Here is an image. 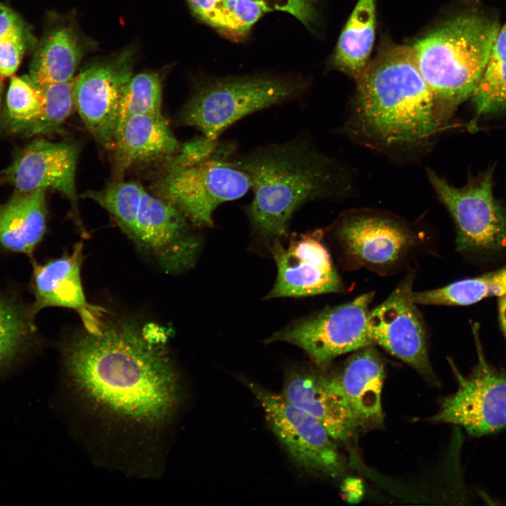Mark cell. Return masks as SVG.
I'll return each mask as SVG.
<instances>
[{
  "mask_svg": "<svg viewBox=\"0 0 506 506\" xmlns=\"http://www.w3.org/2000/svg\"><path fill=\"white\" fill-rule=\"evenodd\" d=\"M333 235L344 264L385 273L399 266L417 247V233L404 221L371 211L344 214Z\"/></svg>",
  "mask_w": 506,
  "mask_h": 506,
  "instance_id": "obj_8",
  "label": "cell"
},
{
  "mask_svg": "<svg viewBox=\"0 0 506 506\" xmlns=\"http://www.w3.org/2000/svg\"><path fill=\"white\" fill-rule=\"evenodd\" d=\"M305 89L306 84L298 78L270 74L210 79L186 103L179 120L219 140L222 132L241 118L297 98Z\"/></svg>",
  "mask_w": 506,
  "mask_h": 506,
  "instance_id": "obj_5",
  "label": "cell"
},
{
  "mask_svg": "<svg viewBox=\"0 0 506 506\" xmlns=\"http://www.w3.org/2000/svg\"><path fill=\"white\" fill-rule=\"evenodd\" d=\"M427 176L455 222L458 250L492 253L505 249L506 211L493 195L491 172L461 188L432 170Z\"/></svg>",
  "mask_w": 506,
  "mask_h": 506,
  "instance_id": "obj_10",
  "label": "cell"
},
{
  "mask_svg": "<svg viewBox=\"0 0 506 506\" xmlns=\"http://www.w3.org/2000/svg\"><path fill=\"white\" fill-rule=\"evenodd\" d=\"M413 281L414 276L408 275L382 304L370 311V336L373 344L406 363L427 380L435 382L424 325L412 299Z\"/></svg>",
  "mask_w": 506,
  "mask_h": 506,
  "instance_id": "obj_13",
  "label": "cell"
},
{
  "mask_svg": "<svg viewBox=\"0 0 506 506\" xmlns=\"http://www.w3.org/2000/svg\"><path fill=\"white\" fill-rule=\"evenodd\" d=\"M188 4L200 20L233 39L246 37L261 17L274 11L266 0H188Z\"/></svg>",
  "mask_w": 506,
  "mask_h": 506,
  "instance_id": "obj_23",
  "label": "cell"
},
{
  "mask_svg": "<svg viewBox=\"0 0 506 506\" xmlns=\"http://www.w3.org/2000/svg\"><path fill=\"white\" fill-rule=\"evenodd\" d=\"M262 408L270 429L296 465L309 474L337 479L344 474L343 456L324 426L282 394L244 382Z\"/></svg>",
  "mask_w": 506,
  "mask_h": 506,
  "instance_id": "obj_7",
  "label": "cell"
},
{
  "mask_svg": "<svg viewBox=\"0 0 506 506\" xmlns=\"http://www.w3.org/2000/svg\"><path fill=\"white\" fill-rule=\"evenodd\" d=\"M371 346L357 350L337 377L359 427L377 426L383 421L381 394L384 364Z\"/></svg>",
  "mask_w": 506,
  "mask_h": 506,
  "instance_id": "obj_19",
  "label": "cell"
},
{
  "mask_svg": "<svg viewBox=\"0 0 506 506\" xmlns=\"http://www.w3.org/2000/svg\"><path fill=\"white\" fill-rule=\"evenodd\" d=\"M374 292L294 323L273 333L268 343L283 342L304 351L318 365L373 344L369 327V305Z\"/></svg>",
  "mask_w": 506,
  "mask_h": 506,
  "instance_id": "obj_9",
  "label": "cell"
},
{
  "mask_svg": "<svg viewBox=\"0 0 506 506\" xmlns=\"http://www.w3.org/2000/svg\"><path fill=\"white\" fill-rule=\"evenodd\" d=\"M471 99L479 116L506 111V21L495 36Z\"/></svg>",
  "mask_w": 506,
  "mask_h": 506,
  "instance_id": "obj_25",
  "label": "cell"
},
{
  "mask_svg": "<svg viewBox=\"0 0 506 506\" xmlns=\"http://www.w3.org/2000/svg\"><path fill=\"white\" fill-rule=\"evenodd\" d=\"M28 39V37L16 34L0 39V79L14 75Z\"/></svg>",
  "mask_w": 506,
  "mask_h": 506,
  "instance_id": "obj_31",
  "label": "cell"
},
{
  "mask_svg": "<svg viewBox=\"0 0 506 506\" xmlns=\"http://www.w3.org/2000/svg\"><path fill=\"white\" fill-rule=\"evenodd\" d=\"M231 160L250 181L254 198L247 213L253 228L273 242L286 235L293 214L305 202L349 188L343 170L304 139L261 146Z\"/></svg>",
  "mask_w": 506,
  "mask_h": 506,
  "instance_id": "obj_3",
  "label": "cell"
},
{
  "mask_svg": "<svg viewBox=\"0 0 506 506\" xmlns=\"http://www.w3.org/2000/svg\"><path fill=\"white\" fill-rule=\"evenodd\" d=\"M473 334L477 364L469 375L465 376L451 363L458 389L443 401L439 410L430 420L456 424L469 434L480 436L506 428V374L486 361L477 324L473 325Z\"/></svg>",
  "mask_w": 506,
  "mask_h": 506,
  "instance_id": "obj_11",
  "label": "cell"
},
{
  "mask_svg": "<svg viewBox=\"0 0 506 506\" xmlns=\"http://www.w3.org/2000/svg\"><path fill=\"white\" fill-rule=\"evenodd\" d=\"M171 332L154 322L107 316L98 332L84 330L67 344V370L103 412L145 426L162 424L180 394L167 349Z\"/></svg>",
  "mask_w": 506,
  "mask_h": 506,
  "instance_id": "obj_1",
  "label": "cell"
},
{
  "mask_svg": "<svg viewBox=\"0 0 506 506\" xmlns=\"http://www.w3.org/2000/svg\"><path fill=\"white\" fill-rule=\"evenodd\" d=\"M41 104L40 87L29 77L13 75L6 94V126L12 131H25L38 117Z\"/></svg>",
  "mask_w": 506,
  "mask_h": 506,
  "instance_id": "obj_28",
  "label": "cell"
},
{
  "mask_svg": "<svg viewBox=\"0 0 506 506\" xmlns=\"http://www.w3.org/2000/svg\"><path fill=\"white\" fill-rule=\"evenodd\" d=\"M356 80L350 126L362 141L385 149L415 148L444 129L413 46L382 51Z\"/></svg>",
  "mask_w": 506,
  "mask_h": 506,
  "instance_id": "obj_2",
  "label": "cell"
},
{
  "mask_svg": "<svg viewBox=\"0 0 506 506\" xmlns=\"http://www.w3.org/2000/svg\"><path fill=\"white\" fill-rule=\"evenodd\" d=\"M84 52L82 41L72 27L57 26L40 42L30 64L29 77L39 87L70 81Z\"/></svg>",
  "mask_w": 506,
  "mask_h": 506,
  "instance_id": "obj_21",
  "label": "cell"
},
{
  "mask_svg": "<svg viewBox=\"0 0 506 506\" xmlns=\"http://www.w3.org/2000/svg\"><path fill=\"white\" fill-rule=\"evenodd\" d=\"M83 249V243L77 242L70 253L44 264H34L35 300L30 311L34 317L41 309L49 306L70 309L78 314L84 330L97 333L108 311L86 299L81 279Z\"/></svg>",
  "mask_w": 506,
  "mask_h": 506,
  "instance_id": "obj_16",
  "label": "cell"
},
{
  "mask_svg": "<svg viewBox=\"0 0 506 506\" xmlns=\"http://www.w3.org/2000/svg\"><path fill=\"white\" fill-rule=\"evenodd\" d=\"M33 316L11 299L0 295V371L12 368L28 349Z\"/></svg>",
  "mask_w": 506,
  "mask_h": 506,
  "instance_id": "obj_26",
  "label": "cell"
},
{
  "mask_svg": "<svg viewBox=\"0 0 506 506\" xmlns=\"http://www.w3.org/2000/svg\"><path fill=\"white\" fill-rule=\"evenodd\" d=\"M133 58L131 51H125L74 77V108L91 135L109 150L115 141L120 103L133 77Z\"/></svg>",
  "mask_w": 506,
  "mask_h": 506,
  "instance_id": "obj_12",
  "label": "cell"
},
{
  "mask_svg": "<svg viewBox=\"0 0 506 506\" xmlns=\"http://www.w3.org/2000/svg\"><path fill=\"white\" fill-rule=\"evenodd\" d=\"M500 297L498 301L499 321L502 331L506 337V294Z\"/></svg>",
  "mask_w": 506,
  "mask_h": 506,
  "instance_id": "obj_34",
  "label": "cell"
},
{
  "mask_svg": "<svg viewBox=\"0 0 506 506\" xmlns=\"http://www.w3.org/2000/svg\"><path fill=\"white\" fill-rule=\"evenodd\" d=\"M30 37L20 17L11 8L0 3V39L12 35Z\"/></svg>",
  "mask_w": 506,
  "mask_h": 506,
  "instance_id": "obj_33",
  "label": "cell"
},
{
  "mask_svg": "<svg viewBox=\"0 0 506 506\" xmlns=\"http://www.w3.org/2000/svg\"><path fill=\"white\" fill-rule=\"evenodd\" d=\"M282 395L318 420L335 441H350L359 427L338 377L292 370L285 378Z\"/></svg>",
  "mask_w": 506,
  "mask_h": 506,
  "instance_id": "obj_17",
  "label": "cell"
},
{
  "mask_svg": "<svg viewBox=\"0 0 506 506\" xmlns=\"http://www.w3.org/2000/svg\"><path fill=\"white\" fill-rule=\"evenodd\" d=\"M323 232L316 231L283 247L279 240L271 247L278 273L267 299L301 297L337 292L342 285L327 249Z\"/></svg>",
  "mask_w": 506,
  "mask_h": 506,
  "instance_id": "obj_15",
  "label": "cell"
},
{
  "mask_svg": "<svg viewBox=\"0 0 506 506\" xmlns=\"http://www.w3.org/2000/svg\"><path fill=\"white\" fill-rule=\"evenodd\" d=\"M74 78L70 81L41 86L42 104L36 119L26 129L28 136L56 133L74 108Z\"/></svg>",
  "mask_w": 506,
  "mask_h": 506,
  "instance_id": "obj_27",
  "label": "cell"
},
{
  "mask_svg": "<svg viewBox=\"0 0 506 506\" xmlns=\"http://www.w3.org/2000/svg\"><path fill=\"white\" fill-rule=\"evenodd\" d=\"M220 146L219 140H213L202 135L181 145L178 153L169 161L179 165L201 162L213 157Z\"/></svg>",
  "mask_w": 506,
  "mask_h": 506,
  "instance_id": "obj_30",
  "label": "cell"
},
{
  "mask_svg": "<svg viewBox=\"0 0 506 506\" xmlns=\"http://www.w3.org/2000/svg\"><path fill=\"white\" fill-rule=\"evenodd\" d=\"M506 294V267L446 286L412 292V299L423 305L467 306L493 296Z\"/></svg>",
  "mask_w": 506,
  "mask_h": 506,
  "instance_id": "obj_24",
  "label": "cell"
},
{
  "mask_svg": "<svg viewBox=\"0 0 506 506\" xmlns=\"http://www.w3.org/2000/svg\"><path fill=\"white\" fill-rule=\"evenodd\" d=\"M46 189L19 192L0 206V246L28 255L46 230Z\"/></svg>",
  "mask_w": 506,
  "mask_h": 506,
  "instance_id": "obj_20",
  "label": "cell"
},
{
  "mask_svg": "<svg viewBox=\"0 0 506 506\" xmlns=\"http://www.w3.org/2000/svg\"><path fill=\"white\" fill-rule=\"evenodd\" d=\"M232 148L221 145L213 157L193 164L169 161L157 185L161 198L195 226H212L218 206L242 197L251 189L247 174L231 160Z\"/></svg>",
  "mask_w": 506,
  "mask_h": 506,
  "instance_id": "obj_6",
  "label": "cell"
},
{
  "mask_svg": "<svg viewBox=\"0 0 506 506\" xmlns=\"http://www.w3.org/2000/svg\"><path fill=\"white\" fill-rule=\"evenodd\" d=\"M500 27L495 18L470 11L450 19L413 46L443 122L474 94Z\"/></svg>",
  "mask_w": 506,
  "mask_h": 506,
  "instance_id": "obj_4",
  "label": "cell"
},
{
  "mask_svg": "<svg viewBox=\"0 0 506 506\" xmlns=\"http://www.w3.org/2000/svg\"><path fill=\"white\" fill-rule=\"evenodd\" d=\"M267 1L273 6L271 0ZM273 1L275 4V11H283L290 14L306 27H309L312 24L315 16L314 3L316 0Z\"/></svg>",
  "mask_w": 506,
  "mask_h": 506,
  "instance_id": "obj_32",
  "label": "cell"
},
{
  "mask_svg": "<svg viewBox=\"0 0 506 506\" xmlns=\"http://www.w3.org/2000/svg\"><path fill=\"white\" fill-rule=\"evenodd\" d=\"M3 91V79H0V103L1 99V94Z\"/></svg>",
  "mask_w": 506,
  "mask_h": 506,
  "instance_id": "obj_35",
  "label": "cell"
},
{
  "mask_svg": "<svg viewBox=\"0 0 506 506\" xmlns=\"http://www.w3.org/2000/svg\"><path fill=\"white\" fill-rule=\"evenodd\" d=\"M79 153V145L76 142L37 139L24 148L12 164L0 172V186L9 184L22 193L48 188L56 190L70 201L74 221L85 236L75 184Z\"/></svg>",
  "mask_w": 506,
  "mask_h": 506,
  "instance_id": "obj_14",
  "label": "cell"
},
{
  "mask_svg": "<svg viewBox=\"0 0 506 506\" xmlns=\"http://www.w3.org/2000/svg\"><path fill=\"white\" fill-rule=\"evenodd\" d=\"M375 0H358L337 42L333 64L357 79L368 64L375 33Z\"/></svg>",
  "mask_w": 506,
  "mask_h": 506,
  "instance_id": "obj_22",
  "label": "cell"
},
{
  "mask_svg": "<svg viewBox=\"0 0 506 506\" xmlns=\"http://www.w3.org/2000/svg\"><path fill=\"white\" fill-rule=\"evenodd\" d=\"M161 108L162 84L158 74L143 72L133 76L120 103L116 134L129 118L161 114Z\"/></svg>",
  "mask_w": 506,
  "mask_h": 506,
  "instance_id": "obj_29",
  "label": "cell"
},
{
  "mask_svg": "<svg viewBox=\"0 0 506 506\" xmlns=\"http://www.w3.org/2000/svg\"><path fill=\"white\" fill-rule=\"evenodd\" d=\"M180 148L162 113L133 116L116 134L112 148L114 180H122L124 174L138 163L171 160Z\"/></svg>",
  "mask_w": 506,
  "mask_h": 506,
  "instance_id": "obj_18",
  "label": "cell"
}]
</instances>
